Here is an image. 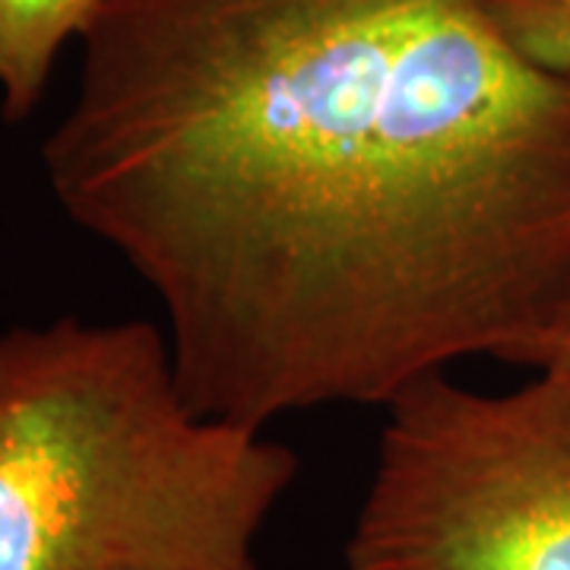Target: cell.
Wrapping results in <instances>:
<instances>
[{
	"mask_svg": "<svg viewBox=\"0 0 570 570\" xmlns=\"http://www.w3.org/2000/svg\"><path fill=\"white\" fill-rule=\"evenodd\" d=\"M479 3L523 58L570 77V0H479Z\"/></svg>",
	"mask_w": 570,
	"mask_h": 570,
	"instance_id": "obj_5",
	"label": "cell"
},
{
	"mask_svg": "<svg viewBox=\"0 0 570 570\" xmlns=\"http://www.w3.org/2000/svg\"><path fill=\"white\" fill-rule=\"evenodd\" d=\"M542 371H554V374H561V377H568L570 381V317L568 324H564V330H561V336L554 340V346H551Z\"/></svg>",
	"mask_w": 570,
	"mask_h": 570,
	"instance_id": "obj_6",
	"label": "cell"
},
{
	"mask_svg": "<svg viewBox=\"0 0 570 570\" xmlns=\"http://www.w3.org/2000/svg\"><path fill=\"white\" fill-rule=\"evenodd\" d=\"M108 0H0V111L26 121L70 41L86 39Z\"/></svg>",
	"mask_w": 570,
	"mask_h": 570,
	"instance_id": "obj_4",
	"label": "cell"
},
{
	"mask_svg": "<svg viewBox=\"0 0 570 570\" xmlns=\"http://www.w3.org/2000/svg\"><path fill=\"white\" fill-rule=\"evenodd\" d=\"M348 570H570V381L444 374L390 400Z\"/></svg>",
	"mask_w": 570,
	"mask_h": 570,
	"instance_id": "obj_3",
	"label": "cell"
},
{
	"mask_svg": "<svg viewBox=\"0 0 570 570\" xmlns=\"http://www.w3.org/2000/svg\"><path fill=\"white\" fill-rule=\"evenodd\" d=\"M41 165L209 419L535 374L570 317V77L479 0H108Z\"/></svg>",
	"mask_w": 570,
	"mask_h": 570,
	"instance_id": "obj_1",
	"label": "cell"
},
{
	"mask_svg": "<svg viewBox=\"0 0 570 570\" xmlns=\"http://www.w3.org/2000/svg\"><path fill=\"white\" fill-rule=\"evenodd\" d=\"M298 456L187 403L163 326L0 333V570H261Z\"/></svg>",
	"mask_w": 570,
	"mask_h": 570,
	"instance_id": "obj_2",
	"label": "cell"
}]
</instances>
